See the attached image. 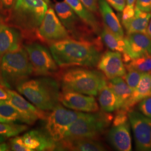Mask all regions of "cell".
<instances>
[{
	"label": "cell",
	"mask_w": 151,
	"mask_h": 151,
	"mask_svg": "<svg viewBox=\"0 0 151 151\" xmlns=\"http://www.w3.org/2000/svg\"><path fill=\"white\" fill-rule=\"evenodd\" d=\"M135 7L140 11L151 12V0H136Z\"/></svg>",
	"instance_id": "36"
},
{
	"label": "cell",
	"mask_w": 151,
	"mask_h": 151,
	"mask_svg": "<svg viewBox=\"0 0 151 151\" xmlns=\"http://www.w3.org/2000/svg\"><path fill=\"white\" fill-rule=\"evenodd\" d=\"M98 5L104 26L116 35L124 38L123 27L111 6L105 0H98Z\"/></svg>",
	"instance_id": "21"
},
{
	"label": "cell",
	"mask_w": 151,
	"mask_h": 151,
	"mask_svg": "<svg viewBox=\"0 0 151 151\" xmlns=\"http://www.w3.org/2000/svg\"><path fill=\"white\" fill-rule=\"evenodd\" d=\"M58 151H103L107 148L99 140L88 138L63 139L56 144Z\"/></svg>",
	"instance_id": "18"
},
{
	"label": "cell",
	"mask_w": 151,
	"mask_h": 151,
	"mask_svg": "<svg viewBox=\"0 0 151 151\" xmlns=\"http://www.w3.org/2000/svg\"><path fill=\"white\" fill-rule=\"evenodd\" d=\"M81 2L92 12H97L99 9L98 0H80Z\"/></svg>",
	"instance_id": "38"
},
{
	"label": "cell",
	"mask_w": 151,
	"mask_h": 151,
	"mask_svg": "<svg viewBox=\"0 0 151 151\" xmlns=\"http://www.w3.org/2000/svg\"><path fill=\"white\" fill-rule=\"evenodd\" d=\"M10 151L9 145L4 142L0 143V151Z\"/></svg>",
	"instance_id": "40"
},
{
	"label": "cell",
	"mask_w": 151,
	"mask_h": 151,
	"mask_svg": "<svg viewBox=\"0 0 151 151\" xmlns=\"http://www.w3.org/2000/svg\"><path fill=\"white\" fill-rule=\"evenodd\" d=\"M28 129L26 124L13 123H0V135L6 138L14 137L19 135Z\"/></svg>",
	"instance_id": "29"
},
{
	"label": "cell",
	"mask_w": 151,
	"mask_h": 151,
	"mask_svg": "<svg viewBox=\"0 0 151 151\" xmlns=\"http://www.w3.org/2000/svg\"><path fill=\"white\" fill-rule=\"evenodd\" d=\"M101 37L92 40L66 39L49 44L57 64L61 68L72 67H96L102 55Z\"/></svg>",
	"instance_id": "1"
},
{
	"label": "cell",
	"mask_w": 151,
	"mask_h": 151,
	"mask_svg": "<svg viewBox=\"0 0 151 151\" xmlns=\"http://www.w3.org/2000/svg\"><path fill=\"white\" fill-rule=\"evenodd\" d=\"M32 65L33 74L35 76L55 77L59 72V66L45 47L36 42H30L24 46Z\"/></svg>",
	"instance_id": "8"
},
{
	"label": "cell",
	"mask_w": 151,
	"mask_h": 151,
	"mask_svg": "<svg viewBox=\"0 0 151 151\" xmlns=\"http://www.w3.org/2000/svg\"><path fill=\"white\" fill-rule=\"evenodd\" d=\"M108 85L111 89L116 97V110L122 108L132 95V90L124 79L121 77L109 80Z\"/></svg>",
	"instance_id": "24"
},
{
	"label": "cell",
	"mask_w": 151,
	"mask_h": 151,
	"mask_svg": "<svg viewBox=\"0 0 151 151\" xmlns=\"http://www.w3.org/2000/svg\"><path fill=\"white\" fill-rule=\"evenodd\" d=\"M108 139L114 148L119 151L132 150L129 121L118 125H113L108 134Z\"/></svg>",
	"instance_id": "17"
},
{
	"label": "cell",
	"mask_w": 151,
	"mask_h": 151,
	"mask_svg": "<svg viewBox=\"0 0 151 151\" xmlns=\"http://www.w3.org/2000/svg\"><path fill=\"white\" fill-rule=\"evenodd\" d=\"M54 10L60 21L68 30L71 38L79 40L93 39L90 37L92 33L96 34L82 21L66 2H57L54 6Z\"/></svg>",
	"instance_id": "9"
},
{
	"label": "cell",
	"mask_w": 151,
	"mask_h": 151,
	"mask_svg": "<svg viewBox=\"0 0 151 151\" xmlns=\"http://www.w3.org/2000/svg\"><path fill=\"white\" fill-rule=\"evenodd\" d=\"M138 109L140 113L151 119V95L140 101Z\"/></svg>",
	"instance_id": "33"
},
{
	"label": "cell",
	"mask_w": 151,
	"mask_h": 151,
	"mask_svg": "<svg viewBox=\"0 0 151 151\" xmlns=\"http://www.w3.org/2000/svg\"><path fill=\"white\" fill-rule=\"evenodd\" d=\"M128 118L133 132L136 148L138 151H151V119L132 109Z\"/></svg>",
	"instance_id": "11"
},
{
	"label": "cell",
	"mask_w": 151,
	"mask_h": 151,
	"mask_svg": "<svg viewBox=\"0 0 151 151\" xmlns=\"http://www.w3.org/2000/svg\"><path fill=\"white\" fill-rule=\"evenodd\" d=\"M127 5L134 6L136 0H126Z\"/></svg>",
	"instance_id": "42"
},
{
	"label": "cell",
	"mask_w": 151,
	"mask_h": 151,
	"mask_svg": "<svg viewBox=\"0 0 151 151\" xmlns=\"http://www.w3.org/2000/svg\"><path fill=\"white\" fill-rule=\"evenodd\" d=\"M60 103L70 110L94 113L99 111V107L95 97L85 96L82 93L73 91L60 92Z\"/></svg>",
	"instance_id": "14"
},
{
	"label": "cell",
	"mask_w": 151,
	"mask_h": 151,
	"mask_svg": "<svg viewBox=\"0 0 151 151\" xmlns=\"http://www.w3.org/2000/svg\"><path fill=\"white\" fill-rule=\"evenodd\" d=\"M9 98V94L7 88L0 82V100H7Z\"/></svg>",
	"instance_id": "39"
},
{
	"label": "cell",
	"mask_w": 151,
	"mask_h": 151,
	"mask_svg": "<svg viewBox=\"0 0 151 151\" xmlns=\"http://www.w3.org/2000/svg\"><path fill=\"white\" fill-rule=\"evenodd\" d=\"M29 78L16 87V90L36 107L52 111L60 104V83L53 77L39 76Z\"/></svg>",
	"instance_id": "4"
},
{
	"label": "cell",
	"mask_w": 151,
	"mask_h": 151,
	"mask_svg": "<svg viewBox=\"0 0 151 151\" xmlns=\"http://www.w3.org/2000/svg\"><path fill=\"white\" fill-rule=\"evenodd\" d=\"M34 75L32 65L24 47L6 53L0 61V82L12 90Z\"/></svg>",
	"instance_id": "5"
},
{
	"label": "cell",
	"mask_w": 151,
	"mask_h": 151,
	"mask_svg": "<svg viewBox=\"0 0 151 151\" xmlns=\"http://www.w3.org/2000/svg\"><path fill=\"white\" fill-rule=\"evenodd\" d=\"M82 113L67 109L59 104L48 114L45 120V133L57 144L65 138L70 125Z\"/></svg>",
	"instance_id": "7"
},
{
	"label": "cell",
	"mask_w": 151,
	"mask_h": 151,
	"mask_svg": "<svg viewBox=\"0 0 151 151\" xmlns=\"http://www.w3.org/2000/svg\"><path fill=\"white\" fill-rule=\"evenodd\" d=\"M9 98L7 100L20 114L22 123L33 125L39 120H45L48 114L45 111L36 107L27 101L17 92L7 88Z\"/></svg>",
	"instance_id": "13"
},
{
	"label": "cell",
	"mask_w": 151,
	"mask_h": 151,
	"mask_svg": "<svg viewBox=\"0 0 151 151\" xmlns=\"http://www.w3.org/2000/svg\"><path fill=\"white\" fill-rule=\"evenodd\" d=\"M45 1H46V2H47V3H48H48H49L48 0H45Z\"/></svg>",
	"instance_id": "45"
},
{
	"label": "cell",
	"mask_w": 151,
	"mask_h": 151,
	"mask_svg": "<svg viewBox=\"0 0 151 151\" xmlns=\"http://www.w3.org/2000/svg\"><path fill=\"white\" fill-rule=\"evenodd\" d=\"M107 79L123 77L126 74L122 54L118 52L107 51L101 55L97 65Z\"/></svg>",
	"instance_id": "15"
},
{
	"label": "cell",
	"mask_w": 151,
	"mask_h": 151,
	"mask_svg": "<svg viewBox=\"0 0 151 151\" xmlns=\"http://www.w3.org/2000/svg\"><path fill=\"white\" fill-rule=\"evenodd\" d=\"M151 74L142 73L140 81L137 87L132 92V95L124 104L122 109L129 112L135 105L145 98L151 95Z\"/></svg>",
	"instance_id": "20"
},
{
	"label": "cell",
	"mask_w": 151,
	"mask_h": 151,
	"mask_svg": "<svg viewBox=\"0 0 151 151\" xmlns=\"http://www.w3.org/2000/svg\"><path fill=\"white\" fill-rule=\"evenodd\" d=\"M0 123H10L7 120L4 119L1 115H0Z\"/></svg>",
	"instance_id": "44"
},
{
	"label": "cell",
	"mask_w": 151,
	"mask_h": 151,
	"mask_svg": "<svg viewBox=\"0 0 151 151\" xmlns=\"http://www.w3.org/2000/svg\"><path fill=\"white\" fill-rule=\"evenodd\" d=\"M147 34L151 37V18L150 19V21L149 22L148 28H147Z\"/></svg>",
	"instance_id": "41"
},
{
	"label": "cell",
	"mask_w": 151,
	"mask_h": 151,
	"mask_svg": "<svg viewBox=\"0 0 151 151\" xmlns=\"http://www.w3.org/2000/svg\"><path fill=\"white\" fill-rule=\"evenodd\" d=\"M0 14H1V13H0ZM1 15H0V19H1Z\"/></svg>",
	"instance_id": "46"
},
{
	"label": "cell",
	"mask_w": 151,
	"mask_h": 151,
	"mask_svg": "<svg viewBox=\"0 0 151 151\" xmlns=\"http://www.w3.org/2000/svg\"><path fill=\"white\" fill-rule=\"evenodd\" d=\"M151 18V12L140 11L135 7V15L127 21L122 22L127 33L142 32L147 34V28Z\"/></svg>",
	"instance_id": "22"
},
{
	"label": "cell",
	"mask_w": 151,
	"mask_h": 151,
	"mask_svg": "<svg viewBox=\"0 0 151 151\" xmlns=\"http://www.w3.org/2000/svg\"><path fill=\"white\" fill-rule=\"evenodd\" d=\"M128 71V73L123 76V79L132 91H133L138 85L142 73L135 70Z\"/></svg>",
	"instance_id": "30"
},
{
	"label": "cell",
	"mask_w": 151,
	"mask_h": 151,
	"mask_svg": "<svg viewBox=\"0 0 151 151\" xmlns=\"http://www.w3.org/2000/svg\"><path fill=\"white\" fill-rule=\"evenodd\" d=\"M114 9L119 12H122L126 6V0H105Z\"/></svg>",
	"instance_id": "37"
},
{
	"label": "cell",
	"mask_w": 151,
	"mask_h": 151,
	"mask_svg": "<svg viewBox=\"0 0 151 151\" xmlns=\"http://www.w3.org/2000/svg\"><path fill=\"white\" fill-rule=\"evenodd\" d=\"M69 38H71L69 32L60 21L55 11L49 8L36 32L35 40L49 45Z\"/></svg>",
	"instance_id": "10"
},
{
	"label": "cell",
	"mask_w": 151,
	"mask_h": 151,
	"mask_svg": "<svg viewBox=\"0 0 151 151\" xmlns=\"http://www.w3.org/2000/svg\"><path fill=\"white\" fill-rule=\"evenodd\" d=\"M25 146L31 151H54L56 143L45 131L33 129L22 136Z\"/></svg>",
	"instance_id": "19"
},
{
	"label": "cell",
	"mask_w": 151,
	"mask_h": 151,
	"mask_svg": "<svg viewBox=\"0 0 151 151\" xmlns=\"http://www.w3.org/2000/svg\"><path fill=\"white\" fill-rule=\"evenodd\" d=\"M48 10L45 0H17L4 22L19 29L23 38L35 40V33Z\"/></svg>",
	"instance_id": "3"
},
{
	"label": "cell",
	"mask_w": 151,
	"mask_h": 151,
	"mask_svg": "<svg viewBox=\"0 0 151 151\" xmlns=\"http://www.w3.org/2000/svg\"><path fill=\"white\" fill-rule=\"evenodd\" d=\"M62 69L55 77L62 91L76 92L96 96L103 87L108 84L107 78L101 71L83 67Z\"/></svg>",
	"instance_id": "2"
},
{
	"label": "cell",
	"mask_w": 151,
	"mask_h": 151,
	"mask_svg": "<svg viewBox=\"0 0 151 151\" xmlns=\"http://www.w3.org/2000/svg\"><path fill=\"white\" fill-rule=\"evenodd\" d=\"M6 139H7V138L5 137H4L2 135H0V143L4 142Z\"/></svg>",
	"instance_id": "43"
},
{
	"label": "cell",
	"mask_w": 151,
	"mask_h": 151,
	"mask_svg": "<svg viewBox=\"0 0 151 151\" xmlns=\"http://www.w3.org/2000/svg\"><path fill=\"white\" fill-rule=\"evenodd\" d=\"M128 121V112L127 111L122 108L116 110V113L113 120V125L124 124Z\"/></svg>",
	"instance_id": "34"
},
{
	"label": "cell",
	"mask_w": 151,
	"mask_h": 151,
	"mask_svg": "<svg viewBox=\"0 0 151 151\" xmlns=\"http://www.w3.org/2000/svg\"><path fill=\"white\" fill-rule=\"evenodd\" d=\"M125 66L127 70H135L142 73L151 74V55L133 59Z\"/></svg>",
	"instance_id": "27"
},
{
	"label": "cell",
	"mask_w": 151,
	"mask_h": 151,
	"mask_svg": "<svg viewBox=\"0 0 151 151\" xmlns=\"http://www.w3.org/2000/svg\"><path fill=\"white\" fill-rule=\"evenodd\" d=\"M113 118L111 114L103 110L91 113H82L70 125L63 139L88 138L98 140L113 123Z\"/></svg>",
	"instance_id": "6"
},
{
	"label": "cell",
	"mask_w": 151,
	"mask_h": 151,
	"mask_svg": "<svg viewBox=\"0 0 151 151\" xmlns=\"http://www.w3.org/2000/svg\"><path fill=\"white\" fill-rule=\"evenodd\" d=\"M125 52L122 54L124 63L133 59L151 55V38L147 34L133 32L124 37Z\"/></svg>",
	"instance_id": "12"
},
{
	"label": "cell",
	"mask_w": 151,
	"mask_h": 151,
	"mask_svg": "<svg viewBox=\"0 0 151 151\" xmlns=\"http://www.w3.org/2000/svg\"><path fill=\"white\" fill-rule=\"evenodd\" d=\"M98 94L99 102L103 111L112 113L116 110V97L108 84L103 87Z\"/></svg>",
	"instance_id": "26"
},
{
	"label": "cell",
	"mask_w": 151,
	"mask_h": 151,
	"mask_svg": "<svg viewBox=\"0 0 151 151\" xmlns=\"http://www.w3.org/2000/svg\"></svg>",
	"instance_id": "47"
},
{
	"label": "cell",
	"mask_w": 151,
	"mask_h": 151,
	"mask_svg": "<svg viewBox=\"0 0 151 151\" xmlns=\"http://www.w3.org/2000/svg\"><path fill=\"white\" fill-rule=\"evenodd\" d=\"M9 147L10 151H31L25 146L22 137L20 136L14 137L11 138L9 143Z\"/></svg>",
	"instance_id": "31"
},
{
	"label": "cell",
	"mask_w": 151,
	"mask_h": 151,
	"mask_svg": "<svg viewBox=\"0 0 151 151\" xmlns=\"http://www.w3.org/2000/svg\"><path fill=\"white\" fill-rule=\"evenodd\" d=\"M23 36L16 27L6 24L3 17L0 19V61L6 53L22 47Z\"/></svg>",
	"instance_id": "16"
},
{
	"label": "cell",
	"mask_w": 151,
	"mask_h": 151,
	"mask_svg": "<svg viewBox=\"0 0 151 151\" xmlns=\"http://www.w3.org/2000/svg\"><path fill=\"white\" fill-rule=\"evenodd\" d=\"M0 115L10 123L17 121L22 123L20 114L7 100H0Z\"/></svg>",
	"instance_id": "28"
},
{
	"label": "cell",
	"mask_w": 151,
	"mask_h": 151,
	"mask_svg": "<svg viewBox=\"0 0 151 151\" xmlns=\"http://www.w3.org/2000/svg\"><path fill=\"white\" fill-rule=\"evenodd\" d=\"M17 0H0V13L5 19L10 15L11 11L16 5Z\"/></svg>",
	"instance_id": "32"
},
{
	"label": "cell",
	"mask_w": 151,
	"mask_h": 151,
	"mask_svg": "<svg viewBox=\"0 0 151 151\" xmlns=\"http://www.w3.org/2000/svg\"><path fill=\"white\" fill-rule=\"evenodd\" d=\"M71 8L75 12L82 21L89 27H90L95 34L100 32V27L95 16L86 6L82 3L80 0H65Z\"/></svg>",
	"instance_id": "23"
},
{
	"label": "cell",
	"mask_w": 151,
	"mask_h": 151,
	"mask_svg": "<svg viewBox=\"0 0 151 151\" xmlns=\"http://www.w3.org/2000/svg\"><path fill=\"white\" fill-rule=\"evenodd\" d=\"M122 12V22L129 20L135 15V6L126 5Z\"/></svg>",
	"instance_id": "35"
},
{
	"label": "cell",
	"mask_w": 151,
	"mask_h": 151,
	"mask_svg": "<svg viewBox=\"0 0 151 151\" xmlns=\"http://www.w3.org/2000/svg\"><path fill=\"white\" fill-rule=\"evenodd\" d=\"M100 37L103 43L111 50L124 53L125 46L124 38L114 34L105 26L101 31Z\"/></svg>",
	"instance_id": "25"
}]
</instances>
